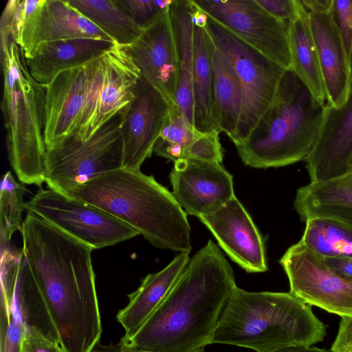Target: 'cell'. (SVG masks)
<instances>
[{"instance_id":"6da1fadb","label":"cell","mask_w":352,"mask_h":352,"mask_svg":"<svg viewBox=\"0 0 352 352\" xmlns=\"http://www.w3.org/2000/svg\"><path fill=\"white\" fill-rule=\"evenodd\" d=\"M20 232L60 346L65 352H92L102 334L93 249L28 212Z\"/></svg>"},{"instance_id":"7a4b0ae2","label":"cell","mask_w":352,"mask_h":352,"mask_svg":"<svg viewBox=\"0 0 352 352\" xmlns=\"http://www.w3.org/2000/svg\"><path fill=\"white\" fill-rule=\"evenodd\" d=\"M236 286L230 264L212 240L186 265L129 346L149 352L203 351L212 344L224 307Z\"/></svg>"},{"instance_id":"3957f363","label":"cell","mask_w":352,"mask_h":352,"mask_svg":"<svg viewBox=\"0 0 352 352\" xmlns=\"http://www.w3.org/2000/svg\"><path fill=\"white\" fill-rule=\"evenodd\" d=\"M66 195L119 219L158 248L179 253L192 249L187 214L171 192L140 169L108 172Z\"/></svg>"},{"instance_id":"277c9868","label":"cell","mask_w":352,"mask_h":352,"mask_svg":"<svg viewBox=\"0 0 352 352\" xmlns=\"http://www.w3.org/2000/svg\"><path fill=\"white\" fill-rule=\"evenodd\" d=\"M326 326L311 305L290 292H251L234 287L219 319L212 343L271 352L322 342Z\"/></svg>"},{"instance_id":"5b68a950","label":"cell","mask_w":352,"mask_h":352,"mask_svg":"<svg viewBox=\"0 0 352 352\" xmlns=\"http://www.w3.org/2000/svg\"><path fill=\"white\" fill-rule=\"evenodd\" d=\"M324 107L292 70H286L270 105L248 137L235 145L242 162L267 168L305 161L316 140Z\"/></svg>"},{"instance_id":"8992f818","label":"cell","mask_w":352,"mask_h":352,"mask_svg":"<svg viewBox=\"0 0 352 352\" xmlns=\"http://www.w3.org/2000/svg\"><path fill=\"white\" fill-rule=\"evenodd\" d=\"M0 52L3 74L1 108L9 161L22 184L41 188L45 171L47 85L32 78L23 50L10 36L0 34Z\"/></svg>"},{"instance_id":"52a82bcc","label":"cell","mask_w":352,"mask_h":352,"mask_svg":"<svg viewBox=\"0 0 352 352\" xmlns=\"http://www.w3.org/2000/svg\"><path fill=\"white\" fill-rule=\"evenodd\" d=\"M123 110L88 140L69 135L46 148L45 182L48 188L66 195L80 184L122 168Z\"/></svg>"},{"instance_id":"ba28073f","label":"cell","mask_w":352,"mask_h":352,"mask_svg":"<svg viewBox=\"0 0 352 352\" xmlns=\"http://www.w3.org/2000/svg\"><path fill=\"white\" fill-rule=\"evenodd\" d=\"M206 29L215 47L234 69L243 91L238 129L231 140H244L272 103L286 70L208 16Z\"/></svg>"},{"instance_id":"9c48e42d","label":"cell","mask_w":352,"mask_h":352,"mask_svg":"<svg viewBox=\"0 0 352 352\" xmlns=\"http://www.w3.org/2000/svg\"><path fill=\"white\" fill-rule=\"evenodd\" d=\"M140 73L124 47L115 45L98 58L85 102L71 135L85 141L133 100Z\"/></svg>"},{"instance_id":"30bf717a","label":"cell","mask_w":352,"mask_h":352,"mask_svg":"<svg viewBox=\"0 0 352 352\" xmlns=\"http://www.w3.org/2000/svg\"><path fill=\"white\" fill-rule=\"evenodd\" d=\"M25 210L93 250L116 245L138 232L104 211L56 190L39 188Z\"/></svg>"},{"instance_id":"8fae6325","label":"cell","mask_w":352,"mask_h":352,"mask_svg":"<svg viewBox=\"0 0 352 352\" xmlns=\"http://www.w3.org/2000/svg\"><path fill=\"white\" fill-rule=\"evenodd\" d=\"M279 263L294 296L341 318L352 316V280L336 272L302 242L291 245Z\"/></svg>"},{"instance_id":"7c38bea8","label":"cell","mask_w":352,"mask_h":352,"mask_svg":"<svg viewBox=\"0 0 352 352\" xmlns=\"http://www.w3.org/2000/svg\"><path fill=\"white\" fill-rule=\"evenodd\" d=\"M210 17L287 70L292 67L288 25L254 0H194Z\"/></svg>"},{"instance_id":"4fadbf2b","label":"cell","mask_w":352,"mask_h":352,"mask_svg":"<svg viewBox=\"0 0 352 352\" xmlns=\"http://www.w3.org/2000/svg\"><path fill=\"white\" fill-rule=\"evenodd\" d=\"M170 101L144 77L140 76L134 96L124 109L120 126L122 168L140 169L153 153L166 122Z\"/></svg>"},{"instance_id":"5bb4252c","label":"cell","mask_w":352,"mask_h":352,"mask_svg":"<svg viewBox=\"0 0 352 352\" xmlns=\"http://www.w3.org/2000/svg\"><path fill=\"white\" fill-rule=\"evenodd\" d=\"M169 177L177 202L186 214L198 218L216 212L235 197L232 175L216 162L179 160Z\"/></svg>"},{"instance_id":"9a60e30c","label":"cell","mask_w":352,"mask_h":352,"mask_svg":"<svg viewBox=\"0 0 352 352\" xmlns=\"http://www.w3.org/2000/svg\"><path fill=\"white\" fill-rule=\"evenodd\" d=\"M1 300L25 329L34 328L59 342L48 307L23 252L1 248Z\"/></svg>"},{"instance_id":"2e32d148","label":"cell","mask_w":352,"mask_h":352,"mask_svg":"<svg viewBox=\"0 0 352 352\" xmlns=\"http://www.w3.org/2000/svg\"><path fill=\"white\" fill-rule=\"evenodd\" d=\"M305 162L310 182L352 173V80L342 105H325L316 140Z\"/></svg>"},{"instance_id":"e0dca14e","label":"cell","mask_w":352,"mask_h":352,"mask_svg":"<svg viewBox=\"0 0 352 352\" xmlns=\"http://www.w3.org/2000/svg\"><path fill=\"white\" fill-rule=\"evenodd\" d=\"M199 219L228 256L247 272L267 270L262 236L235 197L216 212L201 216Z\"/></svg>"},{"instance_id":"ac0fdd59","label":"cell","mask_w":352,"mask_h":352,"mask_svg":"<svg viewBox=\"0 0 352 352\" xmlns=\"http://www.w3.org/2000/svg\"><path fill=\"white\" fill-rule=\"evenodd\" d=\"M169 8L144 29L133 43L124 47L140 76L174 102L177 84V54Z\"/></svg>"},{"instance_id":"d6986e66","label":"cell","mask_w":352,"mask_h":352,"mask_svg":"<svg viewBox=\"0 0 352 352\" xmlns=\"http://www.w3.org/2000/svg\"><path fill=\"white\" fill-rule=\"evenodd\" d=\"M96 59L60 73L47 85L44 131L46 148L73 133L85 102Z\"/></svg>"},{"instance_id":"ffe728a7","label":"cell","mask_w":352,"mask_h":352,"mask_svg":"<svg viewBox=\"0 0 352 352\" xmlns=\"http://www.w3.org/2000/svg\"><path fill=\"white\" fill-rule=\"evenodd\" d=\"M308 14L327 104L338 107L346 100L352 80L349 56L331 12Z\"/></svg>"},{"instance_id":"44dd1931","label":"cell","mask_w":352,"mask_h":352,"mask_svg":"<svg viewBox=\"0 0 352 352\" xmlns=\"http://www.w3.org/2000/svg\"><path fill=\"white\" fill-rule=\"evenodd\" d=\"M115 45L111 41L89 38L44 42L26 58V65L36 81L48 85L60 73L102 56Z\"/></svg>"},{"instance_id":"7402d4cb","label":"cell","mask_w":352,"mask_h":352,"mask_svg":"<svg viewBox=\"0 0 352 352\" xmlns=\"http://www.w3.org/2000/svg\"><path fill=\"white\" fill-rule=\"evenodd\" d=\"M213 131L202 133L188 124L173 101L164 126L153 153L173 162L181 159H195L222 162L223 155L219 137Z\"/></svg>"},{"instance_id":"603a6c76","label":"cell","mask_w":352,"mask_h":352,"mask_svg":"<svg viewBox=\"0 0 352 352\" xmlns=\"http://www.w3.org/2000/svg\"><path fill=\"white\" fill-rule=\"evenodd\" d=\"M189 253H179L163 270L144 277L128 295V305L116 315L125 330L122 339H130L162 302L189 262Z\"/></svg>"},{"instance_id":"cb8c5ba5","label":"cell","mask_w":352,"mask_h":352,"mask_svg":"<svg viewBox=\"0 0 352 352\" xmlns=\"http://www.w3.org/2000/svg\"><path fill=\"white\" fill-rule=\"evenodd\" d=\"M294 208L304 222L322 217L352 228V182L340 177L309 182L297 189Z\"/></svg>"},{"instance_id":"d4e9b609","label":"cell","mask_w":352,"mask_h":352,"mask_svg":"<svg viewBox=\"0 0 352 352\" xmlns=\"http://www.w3.org/2000/svg\"><path fill=\"white\" fill-rule=\"evenodd\" d=\"M170 14L177 54V84L174 102L188 124L193 125L192 72L194 23L192 0H173Z\"/></svg>"},{"instance_id":"484cf974","label":"cell","mask_w":352,"mask_h":352,"mask_svg":"<svg viewBox=\"0 0 352 352\" xmlns=\"http://www.w3.org/2000/svg\"><path fill=\"white\" fill-rule=\"evenodd\" d=\"M82 38L113 42L67 1L45 0L36 21L32 52L28 58L41 43Z\"/></svg>"},{"instance_id":"4316f807","label":"cell","mask_w":352,"mask_h":352,"mask_svg":"<svg viewBox=\"0 0 352 352\" xmlns=\"http://www.w3.org/2000/svg\"><path fill=\"white\" fill-rule=\"evenodd\" d=\"M212 66L213 122L217 131L224 132L232 140L236 133L243 107L241 85L232 66L216 47Z\"/></svg>"},{"instance_id":"83f0119b","label":"cell","mask_w":352,"mask_h":352,"mask_svg":"<svg viewBox=\"0 0 352 352\" xmlns=\"http://www.w3.org/2000/svg\"><path fill=\"white\" fill-rule=\"evenodd\" d=\"M215 46L206 27H194L193 125L200 133L217 131L213 122L212 56Z\"/></svg>"},{"instance_id":"f1b7e54d","label":"cell","mask_w":352,"mask_h":352,"mask_svg":"<svg viewBox=\"0 0 352 352\" xmlns=\"http://www.w3.org/2000/svg\"><path fill=\"white\" fill-rule=\"evenodd\" d=\"M291 69L322 104H327V96L309 14L306 10L300 17L288 24Z\"/></svg>"},{"instance_id":"f546056e","label":"cell","mask_w":352,"mask_h":352,"mask_svg":"<svg viewBox=\"0 0 352 352\" xmlns=\"http://www.w3.org/2000/svg\"><path fill=\"white\" fill-rule=\"evenodd\" d=\"M68 3L104 32L118 45L133 43L143 31L117 0H68Z\"/></svg>"},{"instance_id":"4dcf8cb0","label":"cell","mask_w":352,"mask_h":352,"mask_svg":"<svg viewBox=\"0 0 352 352\" xmlns=\"http://www.w3.org/2000/svg\"><path fill=\"white\" fill-rule=\"evenodd\" d=\"M300 240L323 258L352 257V228L337 221L313 217Z\"/></svg>"},{"instance_id":"1f68e13d","label":"cell","mask_w":352,"mask_h":352,"mask_svg":"<svg viewBox=\"0 0 352 352\" xmlns=\"http://www.w3.org/2000/svg\"><path fill=\"white\" fill-rule=\"evenodd\" d=\"M45 0H10L1 14L0 34L8 35L24 52H32L36 21Z\"/></svg>"},{"instance_id":"d6a6232c","label":"cell","mask_w":352,"mask_h":352,"mask_svg":"<svg viewBox=\"0 0 352 352\" xmlns=\"http://www.w3.org/2000/svg\"><path fill=\"white\" fill-rule=\"evenodd\" d=\"M25 191L23 184L16 182L10 171L3 175L0 190L1 248L10 247L13 234L21 228L22 212L26 205L23 200Z\"/></svg>"},{"instance_id":"836d02e7","label":"cell","mask_w":352,"mask_h":352,"mask_svg":"<svg viewBox=\"0 0 352 352\" xmlns=\"http://www.w3.org/2000/svg\"><path fill=\"white\" fill-rule=\"evenodd\" d=\"M25 327L1 300L0 352H22Z\"/></svg>"},{"instance_id":"e575fe53","label":"cell","mask_w":352,"mask_h":352,"mask_svg":"<svg viewBox=\"0 0 352 352\" xmlns=\"http://www.w3.org/2000/svg\"><path fill=\"white\" fill-rule=\"evenodd\" d=\"M133 21L145 29L173 3L172 0H117Z\"/></svg>"},{"instance_id":"d590c367","label":"cell","mask_w":352,"mask_h":352,"mask_svg":"<svg viewBox=\"0 0 352 352\" xmlns=\"http://www.w3.org/2000/svg\"><path fill=\"white\" fill-rule=\"evenodd\" d=\"M275 19L287 25L305 10L300 0H254Z\"/></svg>"},{"instance_id":"8d00e7d4","label":"cell","mask_w":352,"mask_h":352,"mask_svg":"<svg viewBox=\"0 0 352 352\" xmlns=\"http://www.w3.org/2000/svg\"><path fill=\"white\" fill-rule=\"evenodd\" d=\"M331 12L349 56L352 48V0H333Z\"/></svg>"},{"instance_id":"74e56055","label":"cell","mask_w":352,"mask_h":352,"mask_svg":"<svg viewBox=\"0 0 352 352\" xmlns=\"http://www.w3.org/2000/svg\"><path fill=\"white\" fill-rule=\"evenodd\" d=\"M22 352H65L59 342L45 337L34 328H27Z\"/></svg>"},{"instance_id":"f35d334b","label":"cell","mask_w":352,"mask_h":352,"mask_svg":"<svg viewBox=\"0 0 352 352\" xmlns=\"http://www.w3.org/2000/svg\"><path fill=\"white\" fill-rule=\"evenodd\" d=\"M352 349V316L342 317L331 352H346Z\"/></svg>"},{"instance_id":"ab89813d","label":"cell","mask_w":352,"mask_h":352,"mask_svg":"<svg viewBox=\"0 0 352 352\" xmlns=\"http://www.w3.org/2000/svg\"><path fill=\"white\" fill-rule=\"evenodd\" d=\"M323 259L336 272L352 280V257L327 258Z\"/></svg>"},{"instance_id":"60d3db41","label":"cell","mask_w":352,"mask_h":352,"mask_svg":"<svg viewBox=\"0 0 352 352\" xmlns=\"http://www.w3.org/2000/svg\"><path fill=\"white\" fill-rule=\"evenodd\" d=\"M308 13H324L331 10L333 0H300Z\"/></svg>"},{"instance_id":"b9f144b4","label":"cell","mask_w":352,"mask_h":352,"mask_svg":"<svg viewBox=\"0 0 352 352\" xmlns=\"http://www.w3.org/2000/svg\"><path fill=\"white\" fill-rule=\"evenodd\" d=\"M92 352H149L135 349L120 340L117 344H102L98 343ZM203 352V351H192Z\"/></svg>"},{"instance_id":"7bdbcfd3","label":"cell","mask_w":352,"mask_h":352,"mask_svg":"<svg viewBox=\"0 0 352 352\" xmlns=\"http://www.w3.org/2000/svg\"><path fill=\"white\" fill-rule=\"evenodd\" d=\"M271 352H327L324 349L309 346L302 344H291L285 346Z\"/></svg>"},{"instance_id":"ee69618b","label":"cell","mask_w":352,"mask_h":352,"mask_svg":"<svg viewBox=\"0 0 352 352\" xmlns=\"http://www.w3.org/2000/svg\"><path fill=\"white\" fill-rule=\"evenodd\" d=\"M349 61L351 76V79H352V48H351V52L349 54Z\"/></svg>"},{"instance_id":"f6af8a7d","label":"cell","mask_w":352,"mask_h":352,"mask_svg":"<svg viewBox=\"0 0 352 352\" xmlns=\"http://www.w3.org/2000/svg\"><path fill=\"white\" fill-rule=\"evenodd\" d=\"M343 177H345L347 179L350 180L352 182V173H349V175Z\"/></svg>"},{"instance_id":"bcb514c9","label":"cell","mask_w":352,"mask_h":352,"mask_svg":"<svg viewBox=\"0 0 352 352\" xmlns=\"http://www.w3.org/2000/svg\"><path fill=\"white\" fill-rule=\"evenodd\" d=\"M346 352H352V349L349 350V351H347Z\"/></svg>"}]
</instances>
